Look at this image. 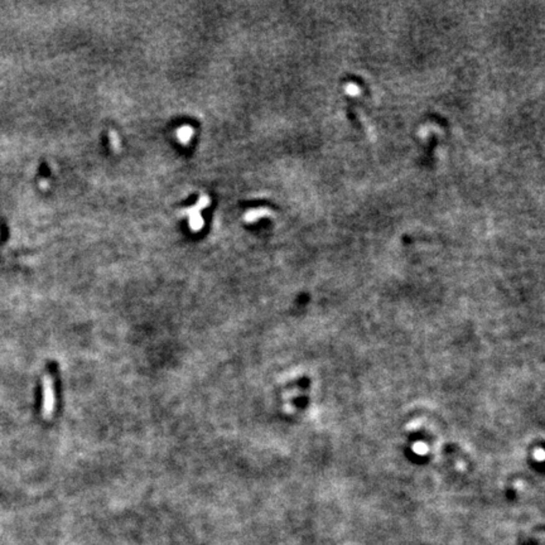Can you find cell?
<instances>
[{
	"label": "cell",
	"mask_w": 545,
	"mask_h": 545,
	"mask_svg": "<svg viewBox=\"0 0 545 545\" xmlns=\"http://www.w3.org/2000/svg\"><path fill=\"white\" fill-rule=\"evenodd\" d=\"M43 386V399H42V417L46 420H51L53 417L54 407H56V395H54L53 379L49 374L43 376L42 381Z\"/></svg>",
	"instance_id": "6da1fadb"
},
{
	"label": "cell",
	"mask_w": 545,
	"mask_h": 545,
	"mask_svg": "<svg viewBox=\"0 0 545 545\" xmlns=\"http://www.w3.org/2000/svg\"><path fill=\"white\" fill-rule=\"evenodd\" d=\"M178 134L181 135V136H179V138H181V140L186 141V140H188V139H190L191 135H192V130H191L190 128H186V129H183V130L181 129Z\"/></svg>",
	"instance_id": "7a4b0ae2"
}]
</instances>
